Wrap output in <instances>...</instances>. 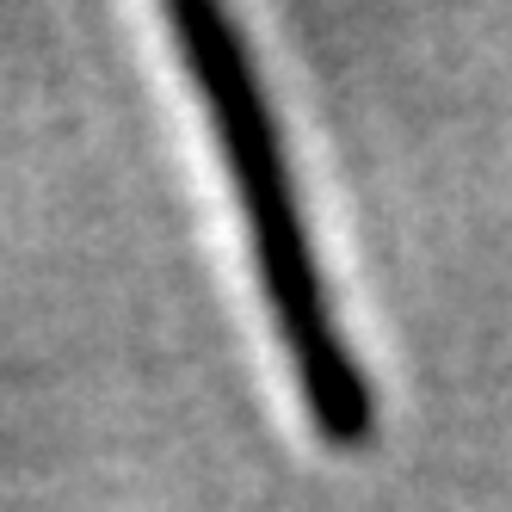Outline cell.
Listing matches in <instances>:
<instances>
[{
  "instance_id": "obj_1",
  "label": "cell",
  "mask_w": 512,
  "mask_h": 512,
  "mask_svg": "<svg viewBox=\"0 0 512 512\" xmlns=\"http://www.w3.org/2000/svg\"><path fill=\"white\" fill-rule=\"evenodd\" d=\"M173 38V62L186 75L198 118L216 142V167L235 204V229L247 247V272L260 284V309L272 327L278 364L297 395V414L327 451H358L377 432V383L334 309V284L321 272L309 210L290 179L284 130L260 68L247 62V44L229 13L210 7H161Z\"/></svg>"
}]
</instances>
